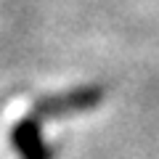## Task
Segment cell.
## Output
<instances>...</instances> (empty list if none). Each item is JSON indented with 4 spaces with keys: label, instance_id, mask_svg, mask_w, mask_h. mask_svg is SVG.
Instances as JSON below:
<instances>
[{
    "label": "cell",
    "instance_id": "1",
    "mask_svg": "<svg viewBox=\"0 0 159 159\" xmlns=\"http://www.w3.org/2000/svg\"><path fill=\"white\" fill-rule=\"evenodd\" d=\"M103 88L101 85H82L66 93H53V96L37 98L32 106L37 119H56V117H72V114H82L96 109L103 101Z\"/></svg>",
    "mask_w": 159,
    "mask_h": 159
},
{
    "label": "cell",
    "instance_id": "2",
    "mask_svg": "<svg viewBox=\"0 0 159 159\" xmlns=\"http://www.w3.org/2000/svg\"><path fill=\"white\" fill-rule=\"evenodd\" d=\"M11 146L19 159H53V146L43 135V125L34 117H21L11 127Z\"/></svg>",
    "mask_w": 159,
    "mask_h": 159
}]
</instances>
